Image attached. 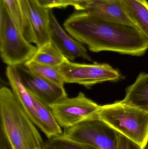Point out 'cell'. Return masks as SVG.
Segmentation results:
<instances>
[{
    "mask_svg": "<svg viewBox=\"0 0 148 149\" xmlns=\"http://www.w3.org/2000/svg\"><path fill=\"white\" fill-rule=\"evenodd\" d=\"M147 149H148V148H147Z\"/></svg>",
    "mask_w": 148,
    "mask_h": 149,
    "instance_id": "cell-25",
    "label": "cell"
},
{
    "mask_svg": "<svg viewBox=\"0 0 148 149\" xmlns=\"http://www.w3.org/2000/svg\"><path fill=\"white\" fill-rule=\"evenodd\" d=\"M31 95L36 113L35 125L48 139L62 134L61 127L56 121L50 107Z\"/></svg>",
    "mask_w": 148,
    "mask_h": 149,
    "instance_id": "cell-13",
    "label": "cell"
},
{
    "mask_svg": "<svg viewBox=\"0 0 148 149\" xmlns=\"http://www.w3.org/2000/svg\"><path fill=\"white\" fill-rule=\"evenodd\" d=\"M6 6L11 18L25 38L29 42L35 43L29 24L24 19L17 0H1Z\"/></svg>",
    "mask_w": 148,
    "mask_h": 149,
    "instance_id": "cell-17",
    "label": "cell"
},
{
    "mask_svg": "<svg viewBox=\"0 0 148 149\" xmlns=\"http://www.w3.org/2000/svg\"><path fill=\"white\" fill-rule=\"evenodd\" d=\"M0 149H13L1 130L0 133Z\"/></svg>",
    "mask_w": 148,
    "mask_h": 149,
    "instance_id": "cell-22",
    "label": "cell"
},
{
    "mask_svg": "<svg viewBox=\"0 0 148 149\" xmlns=\"http://www.w3.org/2000/svg\"><path fill=\"white\" fill-rule=\"evenodd\" d=\"M23 35L2 1L0 8V51L3 62L17 67L30 60L37 50Z\"/></svg>",
    "mask_w": 148,
    "mask_h": 149,
    "instance_id": "cell-4",
    "label": "cell"
},
{
    "mask_svg": "<svg viewBox=\"0 0 148 149\" xmlns=\"http://www.w3.org/2000/svg\"><path fill=\"white\" fill-rule=\"evenodd\" d=\"M44 149H100L88 144L67 139L62 135L48 139L44 143Z\"/></svg>",
    "mask_w": 148,
    "mask_h": 149,
    "instance_id": "cell-19",
    "label": "cell"
},
{
    "mask_svg": "<svg viewBox=\"0 0 148 149\" xmlns=\"http://www.w3.org/2000/svg\"><path fill=\"white\" fill-rule=\"evenodd\" d=\"M63 26L92 52H114L140 56L148 49L147 39L136 25L105 20L85 11L73 13Z\"/></svg>",
    "mask_w": 148,
    "mask_h": 149,
    "instance_id": "cell-1",
    "label": "cell"
},
{
    "mask_svg": "<svg viewBox=\"0 0 148 149\" xmlns=\"http://www.w3.org/2000/svg\"><path fill=\"white\" fill-rule=\"evenodd\" d=\"M128 16L148 41V2L146 0H120Z\"/></svg>",
    "mask_w": 148,
    "mask_h": 149,
    "instance_id": "cell-15",
    "label": "cell"
},
{
    "mask_svg": "<svg viewBox=\"0 0 148 149\" xmlns=\"http://www.w3.org/2000/svg\"><path fill=\"white\" fill-rule=\"evenodd\" d=\"M17 1H18L19 5H20V8H21V10L24 19L29 23L28 19H27V15H26V6H25V0H17Z\"/></svg>",
    "mask_w": 148,
    "mask_h": 149,
    "instance_id": "cell-24",
    "label": "cell"
},
{
    "mask_svg": "<svg viewBox=\"0 0 148 149\" xmlns=\"http://www.w3.org/2000/svg\"><path fill=\"white\" fill-rule=\"evenodd\" d=\"M121 102L148 113V73L142 72L134 83L128 87Z\"/></svg>",
    "mask_w": 148,
    "mask_h": 149,
    "instance_id": "cell-14",
    "label": "cell"
},
{
    "mask_svg": "<svg viewBox=\"0 0 148 149\" xmlns=\"http://www.w3.org/2000/svg\"><path fill=\"white\" fill-rule=\"evenodd\" d=\"M23 65L33 74L63 87L65 82L58 68L50 67L29 61L26 62Z\"/></svg>",
    "mask_w": 148,
    "mask_h": 149,
    "instance_id": "cell-18",
    "label": "cell"
},
{
    "mask_svg": "<svg viewBox=\"0 0 148 149\" xmlns=\"http://www.w3.org/2000/svg\"><path fill=\"white\" fill-rule=\"evenodd\" d=\"M117 149H142L134 141L118 133Z\"/></svg>",
    "mask_w": 148,
    "mask_h": 149,
    "instance_id": "cell-20",
    "label": "cell"
},
{
    "mask_svg": "<svg viewBox=\"0 0 148 149\" xmlns=\"http://www.w3.org/2000/svg\"></svg>",
    "mask_w": 148,
    "mask_h": 149,
    "instance_id": "cell-26",
    "label": "cell"
},
{
    "mask_svg": "<svg viewBox=\"0 0 148 149\" xmlns=\"http://www.w3.org/2000/svg\"><path fill=\"white\" fill-rule=\"evenodd\" d=\"M43 8L51 9L54 8H65L63 0H36Z\"/></svg>",
    "mask_w": 148,
    "mask_h": 149,
    "instance_id": "cell-21",
    "label": "cell"
},
{
    "mask_svg": "<svg viewBox=\"0 0 148 149\" xmlns=\"http://www.w3.org/2000/svg\"><path fill=\"white\" fill-rule=\"evenodd\" d=\"M16 68L29 93L49 107L67 95L64 87L33 74L23 65Z\"/></svg>",
    "mask_w": 148,
    "mask_h": 149,
    "instance_id": "cell-8",
    "label": "cell"
},
{
    "mask_svg": "<svg viewBox=\"0 0 148 149\" xmlns=\"http://www.w3.org/2000/svg\"><path fill=\"white\" fill-rule=\"evenodd\" d=\"M88 1L89 0H63V2L65 8L69 6H72L76 9L80 3Z\"/></svg>",
    "mask_w": 148,
    "mask_h": 149,
    "instance_id": "cell-23",
    "label": "cell"
},
{
    "mask_svg": "<svg viewBox=\"0 0 148 149\" xmlns=\"http://www.w3.org/2000/svg\"><path fill=\"white\" fill-rule=\"evenodd\" d=\"M98 117L114 129L146 149L148 142V113L120 101L101 106Z\"/></svg>",
    "mask_w": 148,
    "mask_h": 149,
    "instance_id": "cell-3",
    "label": "cell"
},
{
    "mask_svg": "<svg viewBox=\"0 0 148 149\" xmlns=\"http://www.w3.org/2000/svg\"><path fill=\"white\" fill-rule=\"evenodd\" d=\"M76 10L105 20L136 25L125 11L120 0H89L80 3Z\"/></svg>",
    "mask_w": 148,
    "mask_h": 149,
    "instance_id": "cell-10",
    "label": "cell"
},
{
    "mask_svg": "<svg viewBox=\"0 0 148 149\" xmlns=\"http://www.w3.org/2000/svg\"><path fill=\"white\" fill-rule=\"evenodd\" d=\"M67 60L50 40L48 42L37 48L35 53L29 61L58 68Z\"/></svg>",
    "mask_w": 148,
    "mask_h": 149,
    "instance_id": "cell-16",
    "label": "cell"
},
{
    "mask_svg": "<svg viewBox=\"0 0 148 149\" xmlns=\"http://www.w3.org/2000/svg\"><path fill=\"white\" fill-rule=\"evenodd\" d=\"M61 127H71L97 115L101 106L80 92L73 98L66 96L50 107Z\"/></svg>",
    "mask_w": 148,
    "mask_h": 149,
    "instance_id": "cell-7",
    "label": "cell"
},
{
    "mask_svg": "<svg viewBox=\"0 0 148 149\" xmlns=\"http://www.w3.org/2000/svg\"><path fill=\"white\" fill-rule=\"evenodd\" d=\"M6 75L17 100L35 125L36 113L33 98L23 84L16 67L7 66Z\"/></svg>",
    "mask_w": 148,
    "mask_h": 149,
    "instance_id": "cell-12",
    "label": "cell"
},
{
    "mask_svg": "<svg viewBox=\"0 0 148 149\" xmlns=\"http://www.w3.org/2000/svg\"><path fill=\"white\" fill-rule=\"evenodd\" d=\"M64 137L100 149H117L118 133L98 117L90 118L64 129Z\"/></svg>",
    "mask_w": 148,
    "mask_h": 149,
    "instance_id": "cell-5",
    "label": "cell"
},
{
    "mask_svg": "<svg viewBox=\"0 0 148 149\" xmlns=\"http://www.w3.org/2000/svg\"><path fill=\"white\" fill-rule=\"evenodd\" d=\"M1 130L13 149H44L43 141L35 125L17 100L12 90L0 89Z\"/></svg>",
    "mask_w": 148,
    "mask_h": 149,
    "instance_id": "cell-2",
    "label": "cell"
},
{
    "mask_svg": "<svg viewBox=\"0 0 148 149\" xmlns=\"http://www.w3.org/2000/svg\"><path fill=\"white\" fill-rule=\"evenodd\" d=\"M50 40L66 58L73 62L76 58L91 61L87 49L66 33L60 25L51 9L49 10Z\"/></svg>",
    "mask_w": 148,
    "mask_h": 149,
    "instance_id": "cell-9",
    "label": "cell"
},
{
    "mask_svg": "<svg viewBox=\"0 0 148 149\" xmlns=\"http://www.w3.org/2000/svg\"><path fill=\"white\" fill-rule=\"evenodd\" d=\"M58 69L65 83H76L86 87L117 81L121 78L120 72L107 63H78L67 60Z\"/></svg>",
    "mask_w": 148,
    "mask_h": 149,
    "instance_id": "cell-6",
    "label": "cell"
},
{
    "mask_svg": "<svg viewBox=\"0 0 148 149\" xmlns=\"http://www.w3.org/2000/svg\"><path fill=\"white\" fill-rule=\"evenodd\" d=\"M27 19L37 48L50 41L49 9L40 6L36 0H25Z\"/></svg>",
    "mask_w": 148,
    "mask_h": 149,
    "instance_id": "cell-11",
    "label": "cell"
}]
</instances>
